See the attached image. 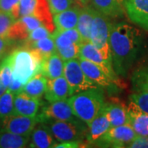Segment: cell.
Returning <instances> with one entry per match:
<instances>
[{"label":"cell","mask_w":148,"mask_h":148,"mask_svg":"<svg viewBox=\"0 0 148 148\" xmlns=\"http://www.w3.org/2000/svg\"><path fill=\"white\" fill-rule=\"evenodd\" d=\"M110 25V17L101 14V12L95 10L90 30V41L101 51L106 60L112 64V57L109 43Z\"/></svg>","instance_id":"5b68a950"},{"label":"cell","mask_w":148,"mask_h":148,"mask_svg":"<svg viewBox=\"0 0 148 148\" xmlns=\"http://www.w3.org/2000/svg\"><path fill=\"white\" fill-rule=\"evenodd\" d=\"M31 136L20 135L0 129V148H23L29 146Z\"/></svg>","instance_id":"cb8c5ba5"},{"label":"cell","mask_w":148,"mask_h":148,"mask_svg":"<svg viewBox=\"0 0 148 148\" xmlns=\"http://www.w3.org/2000/svg\"><path fill=\"white\" fill-rule=\"evenodd\" d=\"M58 141L53 137L49 127L45 123L39 122L31 134L29 147L49 148L54 147Z\"/></svg>","instance_id":"5bb4252c"},{"label":"cell","mask_w":148,"mask_h":148,"mask_svg":"<svg viewBox=\"0 0 148 148\" xmlns=\"http://www.w3.org/2000/svg\"><path fill=\"white\" fill-rule=\"evenodd\" d=\"M15 95L10 90L7 89L0 96V117L3 119L13 114Z\"/></svg>","instance_id":"f546056e"},{"label":"cell","mask_w":148,"mask_h":148,"mask_svg":"<svg viewBox=\"0 0 148 148\" xmlns=\"http://www.w3.org/2000/svg\"><path fill=\"white\" fill-rule=\"evenodd\" d=\"M74 2V4L79 6V7H86L89 5L90 3V0H73Z\"/></svg>","instance_id":"7bdbcfd3"},{"label":"cell","mask_w":148,"mask_h":148,"mask_svg":"<svg viewBox=\"0 0 148 148\" xmlns=\"http://www.w3.org/2000/svg\"><path fill=\"white\" fill-rule=\"evenodd\" d=\"M132 90H146L148 91V65L142 66L132 73Z\"/></svg>","instance_id":"83f0119b"},{"label":"cell","mask_w":148,"mask_h":148,"mask_svg":"<svg viewBox=\"0 0 148 148\" xmlns=\"http://www.w3.org/2000/svg\"><path fill=\"white\" fill-rule=\"evenodd\" d=\"M56 49H61L69 46L72 44L81 45L82 42L79 32L77 28L69 29L65 31H57L55 30L52 33Z\"/></svg>","instance_id":"d4e9b609"},{"label":"cell","mask_w":148,"mask_h":148,"mask_svg":"<svg viewBox=\"0 0 148 148\" xmlns=\"http://www.w3.org/2000/svg\"><path fill=\"white\" fill-rule=\"evenodd\" d=\"M79 58L99 65L113 79L117 82H119L118 75L114 72V69L113 68V64L109 63L106 60L101 51L90 41L83 42L81 44Z\"/></svg>","instance_id":"8fae6325"},{"label":"cell","mask_w":148,"mask_h":148,"mask_svg":"<svg viewBox=\"0 0 148 148\" xmlns=\"http://www.w3.org/2000/svg\"><path fill=\"white\" fill-rule=\"evenodd\" d=\"M80 7L77 5L72 6L70 8L64 11L53 16V23L57 31H65L77 27Z\"/></svg>","instance_id":"ffe728a7"},{"label":"cell","mask_w":148,"mask_h":148,"mask_svg":"<svg viewBox=\"0 0 148 148\" xmlns=\"http://www.w3.org/2000/svg\"><path fill=\"white\" fill-rule=\"evenodd\" d=\"M31 32L27 28L24 21L19 18L16 20L9 28L7 37L10 38L15 41H25L28 39Z\"/></svg>","instance_id":"f1b7e54d"},{"label":"cell","mask_w":148,"mask_h":148,"mask_svg":"<svg viewBox=\"0 0 148 148\" xmlns=\"http://www.w3.org/2000/svg\"><path fill=\"white\" fill-rule=\"evenodd\" d=\"M80 45L78 44H72L69 46L61 49H57L56 53L61 57L64 62L69 61L71 59L79 58Z\"/></svg>","instance_id":"1f68e13d"},{"label":"cell","mask_w":148,"mask_h":148,"mask_svg":"<svg viewBox=\"0 0 148 148\" xmlns=\"http://www.w3.org/2000/svg\"><path fill=\"white\" fill-rule=\"evenodd\" d=\"M101 111L107 117L111 127L129 124L127 106L119 101L105 102Z\"/></svg>","instance_id":"9a60e30c"},{"label":"cell","mask_w":148,"mask_h":148,"mask_svg":"<svg viewBox=\"0 0 148 148\" xmlns=\"http://www.w3.org/2000/svg\"><path fill=\"white\" fill-rule=\"evenodd\" d=\"M64 76L73 94L97 86L86 76L80 65L79 58L64 62Z\"/></svg>","instance_id":"52a82bcc"},{"label":"cell","mask_w":148,"mask_h":148,"mask_svg":"<svg viewBox=\"0 0 148 148\" xmlns=\"http://www.w3.org/2000/svg\"><path fill=\"white\" fill-rule=\"evenodd\" d=\"M128 148H148V136L138 135L136 138L130 143Z\"/></svg>","instance_id":"ab89813d"},{"label":"cell","mask_w":148,"mask_h":148,"mask_svg":"<svg viewBox=\"0 0 148 148\" xmlns=\"http://www.w3.org/2000/svg\"><path fill=\"white\" fill-rule=\"evenodd\" d=\"M24 46L36 49L37 51H39V53L42 55L44 60L48 57H49L51 54L56 53V50H57L52 35L50 36L45 37V38L35 40V41L25 40Z\"/></svg>","instance_id":"4316f807"},{"label":"cell","mask_w":148,"mask_h":148,"mask_svg":"<svg viewBox=\"0 0 148 148\" xmlns=\"http://www.w3.org/2000/svg\"><path fill=\"white\" fill-rule=\"evenodd\" d=\"M16 21L8 12L0 10V37L7 36L9 28Z\"/></svg>","instance_id":"d590c367"},{"label":"cell","mask_w":148,"mask_h":148,"mask_svg":"<svg viewBox=\"0 0 148 148\" xmlns=\"http://www.w3.org/2000/svg\"><path fill=\"white\" fill-rule=\"evenodd\" d=\"M33 16L41 21L43 26L47 28L51 33L54 32V23L52 20V12L50 11L47 0H36Z\"/></svg>","instance_id":"484cf974"},{"label":"cell","mask_w":148,"mask_h":148,"mask_svg":"<svg viewBox=\"0 0 148 148\" xmlns=\"http://www.w3.org/2000/svg\"><path fill=\"white\" fill-rule=\"evenodd\" d=\"M3 119L0 117V129L2 128V125H3Z\"/></svg>","instance_id":"f6af8a7d"},{"label":"cell","mask_w":148,"mask_h":148,"mask_svg":"<svg viewBox=\"0 0 148 148\" xmlns=\"http://www.w3.org/2000/svg\"><path fill=\"white\" fill-rule=\"evenodd\" d=\"M23 87H24V85L22 84L21 82H20L19 81H17L16 79L12 77V79L11 81L10 85L8 87V89L10 90L13 94L16 95V94L20 93L21 91H22Z\"/></svg>","instance_id":"60d3db41"},{"label":"cell","mask_w":148,"mask_h":148,"mask_svg":"<svg viewBox=\"0 0 148 148\" xmlns=\"http://www.w3.org/2000/svg\"><path fill=\"white\" fill-rule=\"evenodd\" d=\"M40 106L41 103L40 99L32 97L25 92L21 91L15 95L13 114L23 116H36Z\"/></svg>","instance_id":"2e32d148"},{"label":"cell","mask_w":148,"mask_h":148,"mask_svg":"<svg viewBox=\"0 0 148 148\" xmlns=\"http://www.w3.org/2000/svg\"><path fill=\"white\" fill-rule=\"evenodd\" d=\"M127 114L129 125H131L138 135L148 136V114L143 113L132 102L128 101Z\"/></svg>","instance_id":"ac0fdd59"},{"label":"cell","mask_w":148,"mask_h":148,"mask_svg":"<svg viewBox=\"0 0 148 148\" xmlns=\"http://www.w3.org/2000/svg\"><path fill=\"white\" fill-rule=\"evenodd\" d=\"M64 60L57 53H54L43 60L40 73L48 79H54L64 75Z\"/></svg>","instance_id":"7402d4cb"},{"label":"cell","mask_w":148,"mask_h":148,"mask_svg":"<svg viewBox=\"0 0 148 148\" xmlns=\"http://www.w3.org/2000/svg\"><path fill=\"white\" fill-rule=\"evenodd\" d=\"M125 3L126 0H90L93 8L110 18L124 16Z\"/></svg>","instance_id":"e0dca14e"},{"label":"cell","mask_w":148,"mask_h":148,"mask_svg":"<svg viewBox=\"0 0 148 148\" xmlns=\"http://www.w3.org/2000/svg\"><path fill=\"white\" fill-rule=\"evenodd\" d=\"M7 58L10 64L12 77L23 85L40 72L44 60L42 55L36 49L25 46L16 48Z\"/></svg>","instance_id":"7a4b0ae2"},{"label":"cell","mask_w":148,"mask_h":148,"mask_svg":"<svg viewBox=\"0 0 148 148\" xmlns=\"http://www.w3.org/2000/svg\"><path fill=\"white\" fill-rule=\"evenodd\" d=\"M16 41L8 37H0V62L7 58L15 49Z\"/></svg>","instance_id":"836d02e7"},{"label":"cell","mask_w":148,"mask_h":148,"mask_svg":"<svg viewBox=\"0 0 148 148\" xmlns=\"http://www.w3.org/2000/svg\"><path fill=\"white\" fill-rule=\"evenodd\" d=\"M36 0H20V16L33 15Z\"/></svg>","instance_id":"f35d334b"},{"label":"cell","mask_w":148,"mask_h":148,"mask_svg":"<svg viewBox=\"0 0 148 148\" xmlns=\"http://www.w3.org/2000/svg\"><path fill=\"white\" fill-rule=\"evenodd\" d=\"M137 136V132L129 124L110 127L95 145L105 147H127Z\"/></svg>","instance_id":"8992f818"},{"label":"cell","mask_w":148,"mask_h":148,"mask_svg":"<svg viewBox=\"0 0 148 148\" xmlns=\"http://www.w3.org/2000/svg\"><path fill=\"white\" fill-rule=\"evenodd\" d=\"M7 89H8V88L3 85V83L2 82V81L0 79V96L5 92L6 90H7Z\"/></svg>","instance_id":"ee69618b"},{"label":"cell","mask_w":148,"mask_h":148,"mask_svg":"<svg viewBox=\"0 0 148 148\" xmlns=\"http://www.w3.org/2000/svg\"><path fill=\"white\" fill-rule=\"evenodd\" d=\"M38 123L39 120L37 116H23L12 114L3 119L1 129L16 134L31 136L34 127Z\"/></svg>","instance_id":"30bf717a"},{"label":"cell","mask_w":148,"mask_h":148,"mask_svg":"<svg viewBox=\"0 0 148 148\" xmlns=\"http://www.w3.org/2000/svg\"><path fill=\"white\" fill-rule=\"evenodd\" d=\"M51 35H52V33L49 32L45 26L41 25L39 27L36 28L35 30H33L30 33L27 40L35 41V40H40V39L45 38V37L50 36Z\"/></svg>","instance_id":"74e56055"},{"label":"cell","mask_w":148,"mask_h":148,"mask_svg":"<svg viewBox=\"0 0 148 148\" xmlns=\"http://www.w3.org/2000/svg\"><path fill=\"white\" fill-rule=\"evenodd\" d=\"M95 11V8L89 6L82 8L80 7L79 16L76 28L79 32L82 42L90 41V30L94 19Z\"/></svg>","instance_id":"44dd1931"},{"label":"cell","mask_w":148,"mask_h":148,"mask_svg":"<svg viewBox=\"0 0 148 148\" xmlns=\"http://www.w3.org/2000/svg\"><path fill=\"white\" fill-rule=\"evenodd\" d=\"M47 84L48 78L40 72L24 85L22 91L32 97L40 100L46 91Z\"/></svg>","instance_id":"603a6c76"},{"label":"cell","mask_w":148,"mask_h":148,"mask_svg":"<svg viewBox=\"0 0 148 148\" xmlns=\"http://www.w3.org/2000/svg\"><path fill=\"white\" fill-rule=\"evenodd\" d=\"M125 10L132 23L148 31V0H126Z\"/></svg>","instance_id":"7c38bea8"},{"label":"cell","mask_w":148,"mask_h":148,"mask_svg":"<svg viewBox=\"0 0 148 148\" xmlns=\"http://www.w3.org/2000/svg\"><path fill=\"white\" fill-rule=\"evenodd\" d=\"M0 10L8 12L16 20L20 16V0H0Z\"/></svg>","instance_id":"d6a6232c"},{"label":"cell","mask_w":148,"mask_h":148,"mask_svg":"<svg viewBox=\"0 0 148 148\" xmlns=\"http://www.w3.org/2000/svg\"><path fill=\"white\" fill-rule=\"evenodd\" d=\"M82 142L79 141H70V142H63L57 143L54 147L57 148H77L80 147Z\"/></svg>","instance_id":"b9f144b4"},{"label":"cell","mask_w":148,"mask_h":148,"mask_svg":"<svg viewBox=\"0 0 148 148\" xmlns=\"http://www.w3.org/2000/svg\"><path fill=\"white\" fill-rule=\"evenodd\" d=\"M52 14L55 15L70 8L73 6V0H47Z\"/></svg>","instance_id":"e575fe53"},{"label":"cell","mask_w":148,"mask_h":148,"mask_svg":"<svg viewBox=\"0 0 148 148\" xmlns=\"http://www.w3.org/2000/svg\"><path fill=\"white\" fill-rule=\"evenodd\" d=\"M143 36L136 27L126 22L111 23L109 43L112 64L118 76L127 77L143 46Z\"/></svg>","instance_id":"6da1fadb"},{"label":"cell","mask_w":148,"mask_h":148,"mask_svg":"<svg viewBox=\"0 0 148 148\" xmlns=\"http://www.w3.org/2000/svg\"><path fill=\"white\" fill-rule=\"evenodd\" d=\"M69 101L76 117L89 126L105 105V92L98 86L73 94Z\"/></svg>","instance_id":"3957f363"},{"label":"cell","mask_w":148,"mask_h":148,"mask_svg":"<svg viewBox=\"0 0 148 148\" xmlns=\"http://www.w3.org/2000/svg\"><path fill=\"white\" fill-rule=\"evenodd\" d=\"M79 62L86 76L97 86L111 90L121 86L119 82L113 79L99 65L80 58Z\"/></svg>","instance_id":"9c48e42d"},{"label":"cell","mask_w":148,"mask_h":148,"mask_svg":"<svg viewBox=\"0 0 148 148\" xmlns=\"http://www.w3.org/2000/svg\"><path fill=\"white\" fill-rule=\"evenodd\" d=\"M110 127V123L107 117L101 111V113L95 117L88 126V132L86 138L87 143L90 145H95Z\"/></svg>","instance_id":"d6986e66"},{"label":"cell","mask_w":148,"mask_h":148,"mask_svg":"<svg viewBox=\"0 0 148 148\" xmlns=\"http://www.w3.org/2000/svg\"><path fill=\"white\" fill-rule=\"evenodd\" d=\"M128 101L132 102L140 110L148 114V91L132 90L128 96Z\"/></svg>","instance_id":"4dcf8cb0"},{"label":"cell","mask_w":148,"mask_h":148,"mask_svg":"<svg viewBox=\"0 0 148 148\" xmlns=\"http://www.w3.org/2000/svg\"><path fill=\"white\" fill-rule=\"evenodd\" d=\"M73 95V93L64 75L54 79H48L47 89L45 93V99L48 102L65 100Z\"/></svg>","instance_id":"4fadbf2b"},{"label":"cell","mask_w":148,"mask_h":148,"mask_svg":"<svg viewBox=\"0 0 148 148\" xmlns=\"http://www.w3.org/2000/svg\"><path fill=\"white\" fill-rule=\"evenodd\" d=\"M49 127L58 143L79 141L82 142L88 132L87 124L78 118L73 120H53L44 122Z\"/></svg>","instance_id":"277c9868"},{"label":"cell","mask_w":148,"mask_h":148,"mask_svg":"<svg viewBox=\"0 0 148 148\" xmlns=\"http://www.w3.org/2000/svg\"><path fill=\"white\" fill-rule=\"evenodd\" d=\"M0 79L7 88L9 86L12 79V72L7 58H4L0 64Z\"/></svg>","instance_id":"8d00e7d4"},{"label":"cell","mask_w":148,"mask_h":148,"mask_svg":"<svg viewBox=\"0 0 148 148\" xmlns=\"http://www.w3.org/2000/svg\"><path fill=\"white\" fill-rule=\"evenodd\" d=\"M36 116L40 123H44L49 119L73 120L77 119V117L74 114L69 98L62 101L49 102V104L43 105L40 113Z\"/></svg>","instance_id":"ba28073f"}]
</instances>
